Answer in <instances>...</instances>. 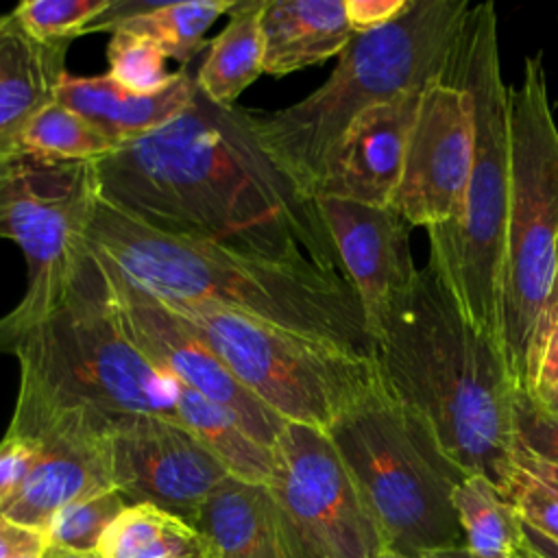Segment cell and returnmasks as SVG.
<instances>
[{
    "mask_svg": "<svg viewBox=\"0 0 558 558\" xmlns=\"http://www.w3.org/2000/svg\"><path fill=\"white\" fill-rule=\"evenodd\" d=\"M94 170L98 196L155 231L344 275L316 198L262 146L251 113L198 87L183 113Z\"/></svg>",
    "mask_w": 558,
    "mask_h": 558,
    "instance_id": "cell-1",
    "label": "cell"
},
{
    "mask_svg": "<svg viewBox=\"0 0 558 558\" xmlns=\"http://www.w3.org/2000/svg\"><path fill=\"white\" fill-rule=\"evenodd\" d=\"M375 362L386 395L429 427L445 456L504 495L517 466L519 390L499 344L464 318L429 259L388 307Z\"/></svg>",
    "mask_w": 558,
    "mask_h": 558,
    "instance_id": "cell-2",
    "label": "cell"
},
{
    "mask_svg": "<svg viewBox=\"0 0 558 558\" xmlns=\"http://www.w3.org/2000/svg\"><path fill=\"white\" fill-rule=\"evenodd\" d=\"M85 240L163 301L211 303L375 357L362 303L340 272L279 264L168 235L124 216L100 196Z\"/></svg>",
    "mask_w": 558,
    "mask_h": 558,
    "instance_id": "cell-3",
    "label": "cell"
},
{
    "mask_svg": "<svg viewBox=\"0 0 558 558\" xmlns=\"http://www.w3.org/2000/svg\"><path fill=\"white\" fill-rule=\"evenodd\" d=\"M2 351L20 362L9 434L35 440L59 421H83L109 434L118 421L140 414L177 421L174 381L126 336L105 266L87 240L52 310Z\"/></svg>",
    "mask_w": 558,
    "mask_h": 558,
    "instance_id": "cell-4",
    "label": "cell"
},
{
    "mask_svg": "<svg viewBox=\"0 0 558 558\" xmlns=\"http://www.w3.org/2000/svg\"><path fill=\"white\" fill-rule=\"evenodd\" d=\"M469 11L466 0H410L390 24L353 35L318 89L286 109L251 113L262 146L314 198L364 111L445 78Z\"/></svg>",
    "mask_w": 558,
    "mask_h": 558,
    "instance_id": "cell-5",
    "label": "cell"
},
{
    "mask_svg": "<svg viewBox=\"0 0 558 558\" xmlns=\"http://www.w3.org/2000/svg\"><path fill=\"white\" fill-rule=\"evenodd\" d=\"M445 81L469 92L475 148L458 220L427 229L429 262L464 318L501 349V270L510 207V85L493 2L471 4ZM504 353V351H501Z\"/></svg>",
    "mask_w": 558,
    "mask_h": 558,
    "instance_id": "cell-6",
    "label": "cell"
},
{
    "mask_svg": "<svg viewBox=\"0 0 558 558\" xmlns=\"http://www.w3.org/2000/svg\"><path fill=\"white\" fill-rule=\"evenodd\" d=\"M386 551L423 558L464 547L453 490L466 477L429 427L379 386L329 427Z\"/></svg>",
    "mask_w": 558,
    "mask_h": 558,
    "instance_id": "cell-7",
    "label": "cell"
},
{
    "mask_svg": "<svg viewBox=\"0 0 558 558\" xmlns=\"http://www.w3.org/2000/svg\"><path fill=\"white\" fill-rule=\"evenodd\" d=\"M558 264V122L543 52L510 87V207L501 270V351L519 392H532L538 329Z\"/></svg>",
    "mask_w": 558,
    "mask_h": 558,
    "instance_id": "cell-8",
    "label": "cell"
},
{
    "mask_svg": "<svg viewBox=\"0 0 558 558\" xmlns=\"http://www.w3.org/2000/svg\"><path fill=\"white\" fill-rule=\"evenodd\" d=\"M163 303L286 423L327 432L344 410L381 386L375 357L211 303Z\"/></svg>",
    "mask_w": 558,
    "mask_h": 558,
    "instance_id": "cell-9",
    "label": "cell"
},
{
    "mask_svg": "<svg viewBox=\"0 0 558 558\" xmlns=\"http://www.w3.org/2000/svg\"><path fill=\"white\" fill-rule=\"evenodd\" d=\"M96 198L94 161H61L26 150L0 155V238L15 242L26 262L24 296L0 318V351L63 294Z\"/></svg>",
    "mask_w": 558,
    "mask_h": 558,
    "instance_id": "cell-10",
    "label": "cell"
},
{
    "mask_svg": "<svg viewBox=\"0 0 558 558\" xmlns=\"http://www.w3.org/2000/svg\"><path fill=\"white\" fill-rule=\"evenodd\" d=\"M268 488L303 558H379L381 534L327 432L286 423Z\"/></svg>",
    "mask_w": 558,
    "mask_h": 558,
    "instance_id": "cell-11",
    "label": "cell"
},
{
    "mask_svg": "<svg viewBox=\"0 0 558 558\" xmlns=\"http://www.w3.org/2000/svg\"><path fill=\"white\" fill-rule=\"evenodd\" d=\"M98 257L107 272L116 316L142 355L174 384L222 408L259 445L272 449L286 421L251 395L225 362L161 299L135 283L105 255L98 253Z\"/></svg>",
    "mask_w": 558,
    "mask_h": 558,
    "instance_id": "cell-12",
    "label": "cell"
},
{
    "mask_svg": "<svg viewBox=\"0 0 558 558\" xmlns=\"http://www.w3.org/2000/svg\"><path fill=\"white\" fill-rule=\"evenodd\" d=\"M475 122L471 96L449 81L421 94L403 172L390 207L410 225L434 229L458 220L471 177Z\"/></svg>",
    "mask_w": 558,
    "mask_h": 558,
    "instance_id": "cell-13",
    "label": "cell"
},
{
    "mask_svg": "<svg viewBox=\"0 0 558 558\" xmlns=\"http://www.w3.org/2000/svg\"><path fill=\"white\" fill-rule=\"evenodd\" d=\"M113 488L129 506H155L192 527L227 469L179 423L166 416H126L107 436Z\"/></svg>",
    "mask_w": 558,
    "mask_h": 558,
    "instance_id": "cell-14",
    "label": "cell"
},
{
    "mask_svg": "<svg viewBox=\"0 0 558 558\" xmlns=\"http://www.w3.org/2000/svg\"><path fill=\"white\" fill-rule=\"evenodd\" d=\"M316 205L375 342L388 307L418 270L410 255V225L390 205L377 207L336 196H320Z\"/></svg>",
    "mask_w": 558,
    "mask_h": 558,
    "instance_id": "cell-15",
    "label": "cell"
},
{
    "mask_svg": "<svg viewBox=\"0 0 558 558\" xmlns=\"http://www.w3.org/2000/svg\"><path fill=\"white\" fill-rule=\"evenodd\" d=\"M105 432L61 421L46 427L35 442L39 453L22 486L0 506V517L44 534L68 504L113 488Z\"/></svg>",
    "mask_w": 558,
    "mask_h": 558,
    "instance_id": "cell-16",
    "label": "cell"
},
{
    "mask_svg": "<svg viewBox=\"0 0 558 558\" xmlns=\"http://www.w3.org/2000/svg\"><path fill=\"white\" fill-rule=\"evenodd\" d=\"M423 89L364 111L333 153L314 198L336 196L388 207L399 187Z\"/></svg>",
    "mask_w": 558,
    "mask_h": 558,
    "instance_id": "cell-17",
    "label": "cell"
},
{
    "mask_svg": "<svg viewBox=\"0 0 558 558\" xmlns=\"http://www.w3.org/2000/svg\"><path fill=\"white\" fill-rule=\"evenodd\" d=\"M196 94V78L183 68L150 94H135L118 85L109 74L72 76L65 74L57 102L83 116L116 146L153 133L183 113Z\"/></svg>",
    "mask_w": 558,
    "mask_h": 558,
    "instance_id": "cell-18",
    "label": "cell"
},
{
    "mask_svg": "<svg viewBox=\"0 0 558 558\" xmlns=\"http://www.w3.org/2000/svg\"><path fill=\"white\" fill-rule=\"evenodd\" d=\"M68 44L33 39L11 15L0 24V155L17 150L28 122L57 100Z\"/></svg>",
    "mask_w": 558,
    "mask_h": 558,
    "instance_id": "cell-19",
    "label": "cell"
},
{
    "mask_svg": "<svg viewBox=\"0 0 558 558\" xmlns=\"http://www.w3.org/2000/svg\"><path fill=\"white\" fill-rule=\"evenodd\" d=\"M262 37L264 74L286 76L340 57L353 31L344 0H266Z\"/></svg>",
    "mask_w": 558,
    "mask_h": 558,
    "instance_id": "cell-20",
    "label": "cell"
},
{
    "mask_svg": "<svg viewBox=\"0 0 558 558\" xmlns=\"http://www.w3.org/2000/svg\"><path fill=\"white\" fill-rule=\"evenodd\" d=\"M216 558H246L270 543L294 541L268 484L225 477L192 521Z\"/></svg>",
    "mask_w": 558,
    "mask_h": 558,
    "instance_id": "cell-21",
    "label": "cell"
},
{
    "mask_svg": "<svg viewBox=\"0 0 558 558\" xmlns=\"http://www.w3.org/2000/svg\"><path fill=\"white\" fill-rule=\"evenodd\" d=\"M264 4L266 0L235 2L194 76L201 94L220 107H235L238 96L264 74Z\"/></svg>",
    "mask_w": 558,
    "mask_h": 558,
    "instance_id": "cell-22",
    "label": "cell"
},
{
    "mask_svg": "<svg viewBox=\"0 0 558 558\" xmlns=\"http://www.w3.org/2000/svg\"><path fill=\"white\" fill-rule=\"evenodd\" d=\"M177 421L227 469L229 475L268 484L272 473V449L259 445L231 414L203 395L174 384Z\"/></svg>",
    "mask_w": 558,
    "mask_h": 558,
    "instance_id": "cell-23",
    "label": "cell"
},
{
    "mask_svg": "<svg viewBox=\"0 0 558 558\" xmlns=\"http://www.w3.org/2000/svg\"><path fill=\"white\" fill-rule=\"evenodd\" d=\"M464 549L475 558H521L523 521L501 490L484 475H466L453 490Z\"/></svg>",
    "mask_w": 558,
    "mask_h": 558,
    "instance_id": "cell-24",
    "label": "cell"
},
{
    "mask_svg": "<svg viewBox=\"0 0 558 558\" xmlns=\"http://www.w3.org/2000/svg\"><path fill=\"white\" fill-rule=\"evenodd\" d=\"M233 0L148 2L135 17L116 31H126L153 41L166 59L187 65L205 46V33L220 15H229Z\"/></svg>",
    "mask_w": 558,
    "mask_h": 558,
    "instance_id": "cell-25",
    "label": "cell"
},
{
    "mask_svg": "<svg viewBox=\"0 0 558 558\" xmlns=\"http://www.w3.org/2000/svg\"><path fill=\"white\" fill-rule=\"evenodd\" d=\"M201 536L181 519L148 506H126L105 532L100 558H170L194 547Z\"/></svg>",
    "mask_w": 558,
    "mask_h": 558,
    "instance_id": "cell-26",
    "label": "cell"
},
{
    "mask_svg": "<svg viewBox=\"0 0 558 558\" xmlns=\"http://www.w3.org/2000/svg\"><path fill=\"white\" fill-rule=\"evenodd\" d=\"M118 146L61 102L48 105L24 129L17 150L61 161H98Z\"/></svg>",
    "mask_w": 558,
    "mask_h": 558,
    "instance_id": "cell-27",
    "label": "cell"
},
{
    "mask_svg": "<svg viewBox=\"0 0 558 558\" xmlns=\"http://www.w3.org/2000/svg\"><path fill=\"white\" fill-rule=\"evenodd\" d=\"M118 488H109L61 508L44 530L46 545L96 554L109 525L126 508Z\"/></svg>",
    "mask_w": 558,
    "mask_h": 558,
    "instance_id": "cell-28",
    "label": "cell"
},
{
    "mask_svg": "<svg viewBox=\"0 0 558 558\" xmlns=\"http://www.w3.org/2000/svg\"><path fill=\"white\" fill-rule=\"evenodd\" d=\"M111 0H28L15 7V22L41 44H68L109 7Z\"/></svg>",
    "mask_w": 558,
    "mask_h": 558,
    "instance_id": "cell-29",
    "label": "cell"
},
{
    "mask_svg": "<svg viewBox=\"0 0 558 558\" xmlns=\"http://www.w3.org/2000/svg\"><path fill=\"white\" fill-rule=\"evenodd\" d=\"M109 76L129 92L150 94L163 87L172 72H166L163 52L148 39L126 33L113 31L107 46Z\"/></svg>",
    "mask_w": 558,
    "mask_h": 558,
    "instance_id": "cell-30",
    "label": "cell"
},
{
    "mask_svg": "<svg viewBox=\"0 0 558 558\" xmlns=\"http://www.w3.org/2000/svg\"><path fill=\"white\" fill-rule=\"evenodd\" d=\"M504 497L512 504L519 519L541 536L558 545V493L521 466H514Z\"/></svg>",
    "mask_w": 558,
    "mask_h": 558,
    "instance_id": "cell-31",
    "label": "cell"
},
{
    "mask_svg": "<svg viewBox=\"0 0 558 558\" xmlns=\"http://www.w3.org/2000/svg\"><path fill=\"white\" fill-rule=\"evenodd\" d=\"M517 447L558 464V418L547 414L536 399L519 392L514 401Z\"/></svg>",
    "mask_w": 558,
    "mask_h": 558,
    "instance_id": "cell-32",
    "label": "cell"
},
{
    "mask_svg": "<svg viewBox=\"0 0 558 558\" xmlns=\"http://www.w3.org/2000/svg\"><path fill=\"white\" fill-rule=\"evenodd\" d=\"M39 453V442L4 434L0 440V506L15 495Z\"/></svg>",
    "mask_w": 558,
    "mask_h": 558,
    "instance_id": "cell-33",
    "label": "cell"
},
{
    "mask_svg": "<svg viewBox=\"0 0 558 558\" xmlns=\"http://www.w3.org/2000/svg\"><path fill=\"white\" fill-rule=\"evenodd\" d=\"M410 0H344V11L353 35L390 24L408 9Z\"/></svg>",
    "mask_w": 558,
    "mask_h": 558,
    "instance_id": "cell-34",
    "label": "cell"
},
{
    "mask_svg": "<svg viewBox=\"0 0 558 558\" xmlns=\"http://www.w3.org/2000/svg\"><path fill=\"white\" fill-rule=\"evenodd\" d=\"M554 388H558V323L549 329L541 344L530 397L538 399Z\"/></svg>",
    "mask_w": 558,
    "mask_h": 558,
    "instance_id": "cell-35",
    "label": "cell"
},
{
    "mask_svg": "<svg viewBox=\"0 0 558 558\" xmlns=\"http://www.w3.org/2000/svg\"><path fill=\"white\" fill-rule=\"evenodd\" d=\"M46 547L41 532L17 525L0 517V558H15L26 551H39Z\"/></svg>",
    "mask_w": 558,
    "mask_h": 558,
    "instance_id": "cell-36",
    "label": "cell"
},
{
    "mask_svg": "<svg viewBox=\"0 0 558 558\" xmlns=\"http://www.w3.org/2000/svg\"><path fill=\"white\" fill-rule=\"evenodd\" d=\"M514 464L521 466L523 471H527L530 475H534L536 480L545 482L547 486H551V488L558 493V464L547 462V460H541V458L527 453V451L521 449V447L514 449Z\"/></svg>",
    "mask_w": 558,
    "mask_h": 558,
    "instance_id": "cell-37",
    "label": "cell"
},
{
    "mask_svg": "<svg viewBox=\"0 0 558 558\" xmlns=\"http://www.w3.org/2000/svg\"><path fill=\"white\" fill-rule=\"evenodd\" d=\"M558 323V264H556V275H554V286H551V294H549V303H547V310H545V316H543V323H541V329H538V342H536V357H538V351H541V344L545 340V336L549 333V329ZM536 357H534V368H536ZM534 379V377H532Z\"/></svg>",
    "mask_w": 558,
    "mask_h": 558,
    "instance_id": "cell-38",
    "label": "cell"
},
{
    "mask_svg": "<svg viewBox=\"0 0 558 558\" xmlns=\"http://www.w3.org/2000/svg\"><path fill=\"white\" fill-rule=\"evenodd\" d=\"M523 532H525V545L532 554H536L538 558H558V545L556 543L541 536L536 530L527 527L525 523H523Z\"/></svg>",
    "mask_w": 558,
    "mask_h": 558,
    "instance_id": "cell-39",
    "label": "cell"
},
{
    "mask_svg": "<svg viewBox=\"0 0 558 558\" xmlns=\"http://www.w3.org/2000/svg\"><path fill=\"white\" fill-rule=\"evenodd\" d=\"M246 558H303V554H301L296 541H279V543L266 545L264 549H259Z\"/></svg>",
    "mask_w": 558,
    "mask_h": 558,
    "instance_id": "cell-40",
    "label": "cell"
},
{
    "mask_svg": "<svg viewBox=\"0 0 558 558\" xmlns=\"http://www.w3.org/2000/svg\"><path fill=\"white\" fill-rule=\"evenodd\" d=\"M39 558H100L98 554H85V551H74L57 545H46L39 554Z\"/></svg>",
    "mask_w": 558,
    "mask_h": 558,
    "instance_id": "cell-41",
    "label": "cell"
},
{
    "mask_svg": "<svg viewBox=\"0 0 558 558\" xmlns=\"http://www.w3.org/2000/svg\"><path fill=\"white\" fill-rule=\"evenodd\" d=\"M532 399H534V397H532ZM536 403H538L547 414H551V416L558 418V388H554V390L545 392L543 397H538Z\"/></svg>",
    "mask_w": 558,
    "mask_h": 558,
    "instance_id": "cell-42",
    "label": "cell"
},
{
    "mask_svg": "<svg viewBox=\"0 0 558 558\" xmlns=\"http://www.w3.org/2000/svg\"><path fill=\"white\" fill-rule=\"evenodd\" d=\"M170 558H216V556L211 554V549L201 538L194 547H190V549H185V551H181L177 556H170Z\"/></svg>",
    "mask_w": 558,
    "mask_h": 558,
    "instance_id": "cell-43",
    "label": "cell"
},
{
    "mask_svg": "<svg viewBox=\"0 0 558 558\" xmlns=\"http://www.w3.org/2000/svg\"><path fill=\"white\" fill-rule=\"evenodd\" d=\"M423 558H475L471 556L464 547H458V549H445V551H434V554H427Z\"/></svg>",
    "mask_w": 558,
    "mask_h": 558,
    "instance_id": "cell-44",
    "label": "cell"
},
{
    "mask_svg": "<svg viewBox=\"0 0 558 558\" xmlns=\"http://www.w3.org/2000/svg\"><path fill=\"white\" fill-rule=\"evenodd\" d=\"M39 554H41V549L39 551H26V554H20L15 558H39Z\"/></svg>",
    "mask_w": 558,
    "mask_h": 558,
    "instance_id": "cell-45",
    "label": "cell"
},
{
    "mask_svg": "<svg viewBox=\"0 0 558 558\" xmlns=\"http://www.w3.org/2000/svg\"><path fill=\"white\" fill-rule=\"evenodd\" d=\"M379 558H405V556H399V554H392V551H381Z\"/></svg>",
    "mask_w": 558,
    "mask_h": 558,
    "instance_id": "cell-46",
    "label": "cell"
},
{
    "mask_svg": "<svg viewBox=\"0 0 558 558\" xmlns=\"http://www.w3.org/2000/svg\"><path fill=\"white\" fill-rule=\"evenodd\" d=\"M521 558H538V556H536V554H532V551L527 549V545H525V549H523V556H521Z\"/></svg>",
    "mask_w": 558,
    "mask_h": 558,
    "instance_id": "cell-47",
    "label": "cell"
},
{
    "mask_svg": "<svg viewBox=\"0 0 558 558\" xmlns=\"http://www.w3.org/2000/svg\"><path fill=\"white\" fill-rule=\"evenodd\" d=\"M2 20H4V15H0V24H2Z\"/></svg>",
    "mask_w": 558,
    "mask_h": 558,
    "instance_id": "cell-48",
    "label": "cell"
}]
</instances>
